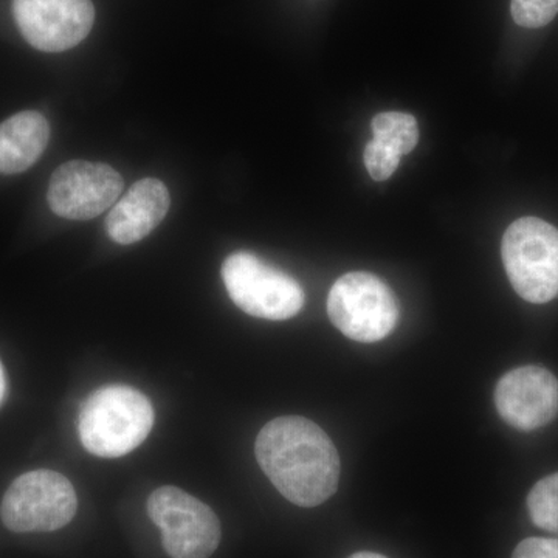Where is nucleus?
Here are the masks:
<instances>
[{"instance_id":"obj_17","label":"nucleus","mask_w":558,"mask_h":558,"mask_svg":"<svg viewBox=\"0 0 558 558\" xmlns=\"http://www.w3.org/2000/svg\"><path fill=\"white\" fill-rule=\"evenodd\" d=\"M512 558H558V538H526L513 550Z\"/></svg>"},{"instance_id":"obj_7","label":"nucleus","mask_w":558,"mask_h":558,"mask_svg":"<svg viewBox=\"0 0 558 558\" xmlns=\"http://www.w3.org/2000/svg\"><path fill=\"white\" fill-rule=\"evenodd\" d=\"M148 515L161 531V543L171 558H208L218 549V515L182 488L163 486L148 499Z\"/></svg>"},{"instance_id":"obj_6","label":"nucleus","mask_w":558,"mask_h":558,"mask_svg":"<svg viewBox=\"0 0 558 558\" xmlns=\"http://www.w3.org/2000/svg\"><path fill=\"white\" fill-rule=\"evenodd\" d=\"M78 509L72 483L53 470H33L3 495L0 519L10 531L51 532L68 526Z\"/></svg>"},{"instance_id":"obj_11","label":"nucleus","mask_w":558,"mask_h":558,"mask_svg":"<svg viewBox=\"0 0 558 558\" xmlns=\"http://www.w3.org/2000/svg\"><path fill=\"white\" fill-rule=\"evenodd\" d=\"M171 207L170 191L157 179L138 180L121 197L106 219V230L117 244L130 245L145 240L160 226Z\"/></svg>"},{"instance_id":"obj_13","label":"nucleus","mask_w":558,"mask_h":558,"mask_svg":"<svg viewBox=\"0 0 558 558\" xmlns=\"http://www.w3.org/2000/svg\"><path fill=\"white\" fill-rule=\"evenodd\" d=\"M374 138L405 156L416 148L418 142L417 121L405 112L377 113L371 123Z\"/></svg>"},{"instance_id":"obj_9","label":"nucleus","mask_w":558,"mask_h":558,"mask_svg":"<svg viewBox=\"0 0 558 558\" xmlns=\"http://www.w3.org/2000/svg\"><path fill=\"white\" fill-rule=\"evenodd\" d=\"M13 14L27 43L47 53L78 46L95 22L92 0H13Z\"/></svg>"},{"instance_id":"obj_3","label":"nucleus","mask_w":558,"mask_h":558,"mask_svg":"<svg viewBox=\"0 0 558 558\" xmlns=\"http://www.w3.org/2000/svg\"><path fill=\"white\" fill-rule=\"evenodd\" d=\"M502 264L512 288L534 304L558 296V230L546 220L521 218L501 242Z\"/></svg>"},{"instance_id":"obj_4","label":"nucleus","mask_w":558,"mask_h":558,"mask_svg":"<svg viewBox=\"0 0 558 558\" xmlns=\"http://www.w3.org/2000/svg\"><path fill=\"white\" fill-rule=\"evenodd\" d=\"M222 279L231 301L256 318L282 322L295 317L306 300L295 278L248 252L226 259Z\"/></svg>"},{"instance_id":"obj_10","label":"nucleus","mask_w":558,"mask_h":558,"mask_svg":"<svg viewBox=\"0 0 558 558\" xmlns=\"http://www.w3.org/2000/svg\"><path fill=\"white\" fill-rule=\"evenodd\" d=\"M495 405L502 421L531 432L545 427L558 414V380L539 366H521L499 379Z\"/></svg>"},{"instance_id":"obj_16","label":"nucleus","mask_w":558,"mask_h":558,"mask_svg":"<svg viewBox=\"0 0 558 558\" xmlns=\"http://www.w3.org/2000/svg\"><path fill=\"white\" fill-rule=\"evenodd\" d=\"M400 154L396 153L395 149L384 145L379 140L373 138L366 145L365 154V167L368 170L371 178L377 180V182H384L395 174L400 163Z\"/></svg>"},{"instance_id":"obj_14","label":"nucleus","mask_w":558,"mask_h":558,"mask_svg":"<svg viewBox=\"0 0 558 558\" xmlns=\"http://www.w3.org/2000/svg\"><path fill=\"white\" fill-rule=\"evenodd\" d=\"M527 510L535 526L558 534V473L546 476L532 487Z\"/></svg>"},{"instance_id":"obj_19","label":"nucleus","mask_w":558,"mask_h":558,"mask_svg":"<svg viewBox=\"0 0 558 558\" xmlns=\"http://www.w3.org/2000/svg\"><path fill=\"white\" fill-rule=\"evenodd\" d=\"M349 558H387V557L380 556V554H376V553H357V554H354V556H351Z\"/></svg>"},{"instance_id":"obj_15","label":"nucleus","mask_w":558,"mask_h":558,"mask_svg":"<svg viewBox=\"0 0 558 558\" xmlns=\"http://www.w3.org/2000/svg\"><path fill=\"white\" fill-rule=\"evenodd\" d=\"M510 13L520 27L542 28L557 16L558 0H512Z\"/></svg>"},{"instance_id":"obj_8","label":"nucleus","mask_w":558,"mask_h":558,"mask_svg":"<svg viewBox=\"0 0 558 558\" xmlns=\"http://www.w3.org/2000/svg\"><path fill=\"white\" fill-rule=\"evenodd\" d=\"M123 185L119 172L109 165L72 160L51 175L47 201L61 218L89 220L116 204Z\"/></svg>"},{"instance_id":"obj_1","label":"nucleus","mask_w":558,"mask_h":558,"mask_svg":"<svg viewBox=\"0 0 558 558\" xmlns=\"http://www.w3.org/2000/svg\"><path fill=\"white\" fill-rule=\"evenodd\" d=\"M256 459L279 494L315 508L337 492L340 458L329 436L306 417L270 421L256 438Z\"/></svg>"},{"instance_id":"obj_5","label":"nucleus","mask_w":558,"mask_h":558,"mask_svg":"<svg viewBox=\"0 0 558 558\" xmlns=\"http://www.w3.org/2000/svg\"><path fill=\"white\" fill-rule=\"evenodd\" d=\"M330 322L360 343L384 340L398 325L399 303L387 282L366 271H351L333 282L328 296Z\"/></svg>"},{"instance_id":"obj_12","label":"nucleus","mask_w":558,"mask_h":558,"mask_svg":"<svg viewBox=\"0 0 558 558\" xmlns=\"http://www.w3.org/2000/svg\"><path fill=\"white\" fill-rule=\"evenodd\" d=\"M49 140V121L35 110H25L0 123V174L27 171L43 156Z\"/></svg>"},{"instance_id":"obj_18","label":"nucleus","mask_w":558,"mask_h":558,"mask_svg":"<svg viewBox=\"0 0 558 558\" xmlns=\"http://www.w3.org/2000/svg\"><path fill=\"white\" fill-rule=\"evenodd\" d=\"M5 392H7L5 371H3L2 363H0V403H2L3 398H5Z\"/></svg>"},{"instance_id":"obj_2","label":"nucleus","mask_w":558,"mask_h":558,"mask_svg":"<svg viewBox=\"0 0 558 558\" xmlns=\"http://www.w3.org/2000/svg\"><path fill=\"white\" fill-rule=\"evenodd\" d=\"M154 425L153 403L138 389L110 385L92 392L80 413V438L95 457L120 458L145 442Z\"/></svg>"}]
</instances>
